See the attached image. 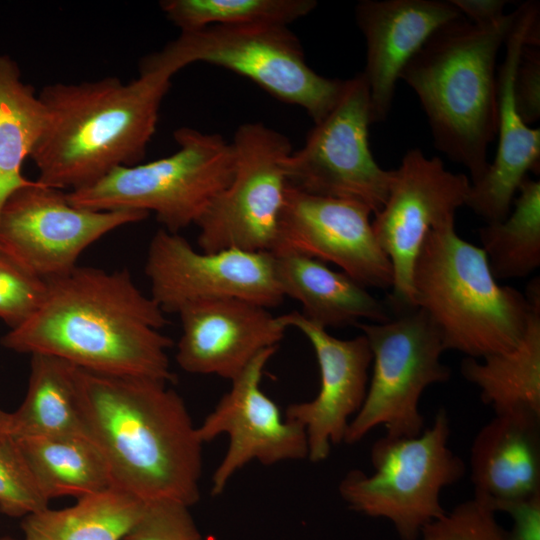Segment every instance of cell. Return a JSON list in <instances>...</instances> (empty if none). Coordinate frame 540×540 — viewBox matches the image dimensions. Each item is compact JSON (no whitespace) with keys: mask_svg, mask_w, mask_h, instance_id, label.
<instances>
[{"mask_svg":"<svg viewBox=\"0 0 540 540\" xmlns=\"http://www.w3.org/2000/svg\"><path fill=\"white\" fill-rule=\"evenodd\" d=\"M146 503L114 486L70 507H48L24 517V540H123Z\"/></svg>","mask_w":540,"mask_h":540,"instance_id":"obj_26","label":"cell"},{"mask_svg":"<svg viewBox=\"0 0 540 540\" xmlns=\"http://www.w3.org/2000/svg\"><path fill=\"white\" fill-rule=\"evenodd\" d=\"M123 83L116 77L46 85L38 94L46 113L30 158L45 186L75 191L118 167L143 159L174 75L139 70Z\"/></svg>","mask_w":540,"mask_h":540,"instance_id":"obj_3","label":"cell"},{"mask_svg":"<svg viewBox=\"0 0 540 540\" xmlns=\"http://www.w3.org/2000/svg\"><path fill=\"white\" fill-rule=\"evenodd\" d=\"M372 212L352 200L287 185L273 254L295 253L337 265L366 288L390 289V261L379 246Z\"/></svg>","mask_w":540,"mask_h":540,"instance_id":"obj_16","label":"cell"},{"mask_svg":"<svg viewBox=\"0 0 540 540\" xmlns=\"http://www.w3.org/2000/svg\"><path fill=\"white\" fill-rule=\"evenodd\" d=\"M471 181L447 170L441 159L409 150L393 170L387 199L375 214V238L393 273L386 300L391 314L416 307L412 273L426 238L436 228L455 223L457 209L466 206Z\"/></svg>","mask_w":540,"mask_h":540,"instance_id":"obj_12","label":"cell"},{"mask_svg":"<svg viewBox=\"0 0 540 540\" xmlns=\"http://www.w3.org/2000/svg\"><path fill=\"white\" fill-rule=\"evenodd\" d=\"M529 317L519 343L504 352L481 360L465 357L462 376L480 390L481 400L495 414L540 416V282L530 281L525 294Z\"/></svg>","mask_w":540,"mask_h":540,"instance_id":"obj_23","label":"cell"},{"mask_svg":"<svg viewBox=\"0 0 540 540\" xmlns=\"http://www.w3.org/2000/svg\"><path fill=\"white\" fill-rule=\"evenodd\" d=\"M75 372L61 358L31 355L27 392L11 413L10 437H89Z\"/></svg>","mask_w":540,"mask_h":540,"instance_id":"obj_24","label":"cell"},{"mask_svg":"<svg viewBox=\"0 0 540 540\" xmlns=\"http://www.w3.org/2000/svg\"><path fill=\"white\" fill-rule=\"evenodd\" d=\"M11 433V413L0 408V440L10 437Z\"/></svg>","mask_w":540,"mask_h":540,"instance_id":"obj_37","label":"cell"},{"mask_svg":"<svg viewBox=\"0 0 540 540\" xmlns=\"http://www.w3.org/2000/svg\"><path fill=\"white\" fill-rule=\"evenodd\" d=\"M536 45H524L517 64L513 95L516 109L527 124L540 118V50Z\"/></svg>","mask_w":540,"mask_h":540,"instance_id":"obj_34","label":"cell"},{"mask_svg":"<svg viewBox=\"0 0 540 540\" xmlns=\"http://www.w3.org/2000/svg\"><path fill=\"white\" fill-rule=\"evenodd\" d=\"M487 503L472 498L426 525L418 540H506V531Z\"/></svg>","mask_w":540,"mask_h":540,"instance_id":"obj_31","label":"cell"},{"mask_svg":"<svg viewBox=\"0 0 540 540\" xmlns=\"http://www.w3.org/2000/svg\"><path fill=\"white\" fill-rule=\"evenodd\" d=\"M460 14L474 25L487 27L499 22L506 14L504 0H450Z\"/></svg>","mask_w":540,"mask_h":540,"instance_id":"obj_36","label":"cell"},{"mask_svg":"<svg viewBox=\"0 0 540 540\" xmlns=\"http://www.w3.org/2000/svg\"><path fill=\"white\" fill-rule=\"evenodd\" d=\"M412 287L415 306L431 319L445 350L480 359L514 348L525 333L526 296L498 283L483 249L463 240L455 223L426 235Z\"/></svg>","mask_w":540,"mask_h":540,"instance_id":"obj_5","label":"cell"},{"mask_svg":"<svg viewBox=\"0 0 540 540\" xmlns=\"http://www.w3.org/2000/svg\"><path fill=\"white\" fill-rule=\"evenodd\" d=\"M357 327L372 352V374L344 443H358L381 425L389 436L419 435L425 429L419 410L421 395L451 377V369L441 362L446 350L440 333L419 307L393 313L385 322H362Z\"/></svg>","mask_w":540,"mask_h":540,"instance_id":"obj_9","label":"cell"},{"mask_svg":"<svg viewBox=\"0 0 540 540\" xmlns=\"http://www.w3.org/2000/svg\"><path fill=\"white\" fill-rule=\"evenodd\" d=\"M46 121L33 87L22 80L17 63L0 54V212L8 198L34 182L22 165L39 140Z\"/></svg>","mask_w":540,"mask_h":540,"instance_id":"obj_27","label":"cell"},{"mask_svg":"<svg viewBox=\"0 0 540 540\" xmlns=\"http://www.w3.org/2000/svg\"><path fill=\"white\" fill-rule=\"evenodd\" d=\"M75 373L88 436L115 486L145 502L196 504L204 443L182 397L158 379Z\"/></svg>","mask_w":540,"mask_h":540,"instance_id":"obj_2","label":"cell"},{"mask_svg":"<svg viewBox=\"0 0 540 540\" xmlns=\"http://www.w3.org/2000/svg\"><path fill=\"white\" fill-rule=\"evenodd\" d=\"M0 540H15V539H11V538L5 537V538H1Z\"/></svg>","mask_w":540,"mask_h":540,"instance_id":"obj_39","label":"cell"},{"mask_svg":"<svg viewBox=\"0 0 540 540\" xmlns=\"http://www.w3.org/2000/svg\"><path fill=\"white\" fill-rule=\"evenodd\" d=\"M499 511L513 520L512 529L506 531V540H540V494L504 505Z\"/></svg>","mask_w":540,"mask_h":540,"instance_id":"obj_35","label":"cell"},{"mask_svg":"<svg viewBox=\"0 0 540 540\" xmlns=\"http://www.w3.org/2000/svg\"><path fill=\"white\" fill-rule=\"evenodd\" d=\"M49 500L38 487L16 441L0 440V512L24 518L48 508Z\"/></svg>","mask_w":540,"mask_h":540,"instance_id":"obj_30","label":"cell"},{"mask_svg":"<svg viewBox=\"0 0 540 540\" xmlns=\"http://www.w3.org/2000/svg\"><path fill=\"white\" fill-rule=\"evenodd\" d=\"M148 215L135 210L80 208L62 190L34 180L3 206L0 248L21 269L48 280L73 270L82 252L107 233L141 222Z\"/></svg>","mask_w":540,"mask_h":540,"instance_id":"obj_13","label":"cell"},{"mask_svg":"<svg viewBox=\"0 0 540 540\" xmlns=\"http://www.w3.org/2000/svg\"><path fill=\"white\" fill-rule=\"evenodd\" d=\"M0 263H9V264L17 265L1 248H0Z\"/></svg>","mask_w":540,"mask_h":540,"instance_id":"obj_38","label":"cell"},{"mask_svg":"<svg viewBox=\"0 0 540 540\" xmlns=\"http://www.w3.org/2000/svg\"><path fill=\"white\" fill-rule=\"evenodd\" d=\"M281 318L287 328L294 327L307 338L318 363L317 395L288 405L285 418L304 428L308 459L319 463L328 458L332 445L344 442L349 423L364 402L372 352L363 334L350 339L334 337L298 311Z\"/></svg>","mask_w":540,"mask_h":540,"instance_id":"obj_17","label":"cell"},{"mask_svg":"<svg viewBox=\"0 0 540 540\" xmlns=\"http://www.w3.org/2000/svg\"><path fill=\"white\" fill-rule=\"evenodd\" d=\"M235 171L195 224L201 251L240 249L272 252L279 230L287 181L284 158L289 139L263 123H244L231 142Z\"/></svg>","mask_w":540,"mask_h":540,"instance_id":"obj_11","label":"cell"},{"mask_svg":"<svg viewBox=\"0 0 540 540\" xmlns=\"http://www.w3.org/2000/svg\"><path fill=\"white\" fill-rule=\"evenodd\" d=\"M314 0H164L160 7L181 32L209 26H288L311 13Z\"/></svg>","mask_w":540,"mask_h":540,"instance_id":"obj_29","label":"cell"},{"mask_svg":"<svg viewBox=\"0 0 540 540\" xmlns=\"http://www.w3.org/2000/svg\"><path fill=\"white\" fill-rule=\"evenodd\" d=\"M196 62L250 79L276 99L304 109L314 124L331 111L344 85L307 64L301 43L288 26L271 24L215 25L180 32L161 50L144 57L139 70L175 75Z\"/></svg>","mask_w":540,"mask_h":540,"instance_id":"obj_7","label":"cell"},{"mask_svg":"<svg viewBox=\"0 0 540 540\" xmlns=\"http://www.w3.org/2000/svg\"><path fill=\"white\" fill-rule=\"evenodd\" d=\"M13 439L49 501L64 496L78 500L115 486L108 464L89 437Z\"/></svg>","mask_w":540,"mask_h":540,"instance_id":"obj_25","label":"cell"},{"mask_svg":"<svg viewBox=\"0 0 540 540\" xmlns=\"http://www.w3.org/2000/svg\"><path fill=\"white\" fill-rule=\"evenodd\" d=\"M355 16L366 43L362 73L372 122H383L405 66L436 30L462 15L450 0H362Z\"/></svg>","mask_w":540,"mask_h":540,"instance_id":"obj_20","label":"cell"},{"mask_svg":"<svg viewBox=\"0 0 540 540\" xmlns=\"http://www.w3.org/2000/svg\"><path fill=\"white\" fill-rule=\"evenodd\" d=\"M273 254V253H272ZM276 275L284 297L301 304L306 319L322 328L381 323L392 316L386 301L342 271L301 254H273Z\"/></svg>","mask_w":540,"mask_h":540,"instance_id":"obj_22","label":"cell"},{"mask_svg":"<svg viewBox=\"0 0 540 540\" xmlns=\"http://www.w3.org/2000/svg\"><path fill=\"white\" fill-rule=\"evenodd\" d=\"M447 411L413 437L385 435L371 448V474L350 470L338 490L350 509L388 520L401 540H418L423 528L446 513L442 490L458 482L467 467L448 446Z\"/></svg>","mask_w":540,"mask_h":540,"instance_id":"obj_8","label":"cell"},{"mask_svg":"<svg viewBox=\"0 0 540 540\" xmlns=\"http://www.w3.org/2000/svg\"><path fill=\"white\" fill-rule=\"evenodd\" d=\"M519 7L494 25L463 16L436 30L403 69L425 111L438 150L464 166L471 183L485 174L498 125V52L512 32Z\"/></svg>","mask_w":540,"mask_h":540,"instance_id":"obj_4","label":"cell"},{"mask_svg":"<svg viewBox=\"0 0 540 540\" xmlns=\"http://www.w3.org/2000/svg\"><path fill=\"white\" fill-rule=\"evenodd\" d=\"M176 362L184 371L233 380L263 350L278 347L287 326L269 308L238 298L192 302L177 312Z\"/></svg>","mask_w":540,"mask_h":540,"instance_id":"obj_18","label":"cell"},{"mask_svg":"<svg viewBox=\"0 0 540 540\" xmlns=\"http://www.w3.org/2000/svg\"><path fill=\"white\" fill-rule=\"evenodd\" d=\"M373 124L363 73L344 80L331 111L308 133L304 145L287 155V185L303 192L356 201L377 214L383 207L393 170L378 165L369 145Z\"/></svg>","mask_w":540,"mask_h":540,"instance_id":"obj_10","label":"cell"},{"mask_svg":"<svg viewBox=\"0 0 540 540\" xmlns=\"http://www.w3.org/2000/svg\"><path fill=\"white\" fill-rule=\"evenodd\" d=\"M178 150L145 164L118 167L94 184L69 191L74 206L96 211L153 212L163 229L196 224L235 171L231 142L190 127L174 132Z\"/></svg>","mask_w":540,"mask_h":540,"instance_id":"obj_6","label":"cell"},{"mask_svg":"<svg viewBox=\"0 0 540 540\" xmlns=\"http://www.w3.org/2000/svg\"><path fill=\"white\" fill-rule=\"evenodd\" d=\"M46 282L37 311L1 339L5 348L61 358L88 371L174 382L157 303L126 269L76 266Z\"/></svg>","mask_w":540,"mask_h":540,"instance_id":"obj_1","label":"cell"},{"mask_svg":"<svg viewBox=\"0 0 540 540\" xmlns=\"http://www.w3.org/2000/svg\"><path fill=\"white\" fill-rule=\"evenodd\" d=\"M277 347L261 351L231 380L230 389L197 426L200 440L228 436L226 452L213 472L211 495L224 492L231 478L256 460L263 465L308 458L304 428L287 420L261 387L264 369Z\"/></svg>","mask_w":540,"mask_h":540,"instance_id":"obj_15","label":"cell"},{"mask_svg":"<svg viewBox=\"0 0 540 540\" xmlns=\"http://www.w3.org/2000/svg\"><path fill=\"white\" fill-rule=\"evenodd\" d=\"M474 498L496 512L540 494V416L495 414L470 450Z\"/></svg>","mask_w":540,"mask_h":540,"instance_id":"obj_21","label":"cell"},{"mask_svg":"<svg viewBox=\"0 0 540 540\" xmlns=\"http://www.w3.org/2000/svg\"><path fill=\"white\" fill-rule=\"evenodd\" d=\"M517 192L513 211L478 231L496 280L524 278L540 266V181L527 176Z\"/></svg>","mask_w":540,"mask_h":540,"instance_id":"obj_28","label":"cell"},{"mask_svg":"<svg viewBox=\"0 0 540 540\" xmlns=\"http://www.w3.org/2000/svg\"><path fill=\"white\" fill-rule=\"evenodd\" d=\"M539 8L536 1L519 5L518 20L505 42L506 55L497 74V152L482 178L471 183L466 202L487 223L509 215L527 172L539 173L540 169V129L522 120L513 95L514 74L524 45L540 43Z\"/></svg>","mask_w":540,"mask_h":540,"instance_id":"obj_19","label":"cell"},{"mask_svg":"<svg viewBox=\"0 0 540 540\" xmlns=\"http://www.w3.org/2000/svg\"><path fill=\"white\" fill-rule=\"evenodd\" d=\"M189 508L173 500L147 502L123 540H205Z\"/></svg>","mask_w":540,"mask_h":540,"instance_id":"obj_32","label":"cell"},{"mask_svg":"<svg viewBox=\"0 0 540 540\" xmlns=\"http://www.w3.org/2000/svg\"><path fill=\"white\" fill-rule=\"evenodd\" d=\"M46 282L19 266L0 263V319L11 329L27 321L41 305Z\"/></svg>","mask_w":540,"mask_h":540,"instance_id":"obj_33","label":"cell"},{"mask_svg":"<svg viewBox=\"0 0 540 540\" xmlns=\"http://www.w3.org/2000/svg\"><path fill=\"white\" fill-rule=\"evenodd\" d=\"M144 269L150 296L165 314L201 300L238 298L271 308L285 298L271 252L197 251L163 228L149 243Z\"/></svg>","mask_w":540,"mask_h":540,"instance_id":"obj_14","label":"cell"}]
</instances>
